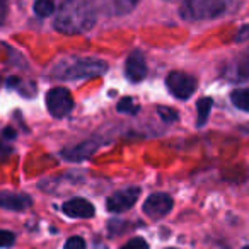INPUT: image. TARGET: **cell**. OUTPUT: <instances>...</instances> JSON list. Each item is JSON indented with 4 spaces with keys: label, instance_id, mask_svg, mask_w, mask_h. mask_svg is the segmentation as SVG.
<instances>
[{
    "label": "cell",
    "instance_id": "5b68a950",
    "mask_svg": "<svg viewBox=\"0 0 249 249\" xmlns=\"http://www.w3.org/2000/svg\"><path fill=\"white\" fill-rule=\"evenodd\" d=\"M166 84L169 92L174 97H178V99H188L196 90V80H195V77H191L190 73L179 72V70L171 72L166 79Z\"/></svg>",
    "mask_w": 249,
    "mask_h": 249
},
{
    "label": "cell",
    "instance_id": "7a4b0ae2",
    "mask_svg": "<svg viewBox=\"0 0 249 249\" xmlns=\"http://www.w3.org/2000/svg\"><path fill=\"white\" fill-rule=\"evenodd\" d=\"M107 70L104 60L94 56H67L62 58L53 69V77L60 80H80L103 75Z\"/></svg>",
    "mask_w": 249,
    "mask_h": 249
},
{
    "label": "cell",
    "instance_id": "30bf717a",
    "mask_svg": "<svg viewBox=\"0 0 249 249\" xmlns=\"http://www.w3.org/2000/svg\"><path fill=\"white\" fill-rule=\"evenodd\" d=\"M31 196L24 193H0V208H4V210L21 212L31 207Z\"/></svg>",
    "mask_w": 249,
    "mask_h": 249
},
{
    "label": "cell",
    "instance_id": "8fae6325",
    "mask_svg": "<svg viewBox=\"0 0 249 249\" xmlns=\"http://www.w3.org/2000/svg\"><path fill=\"white\" fill-rule=\"evenodd\" d=\"M212 104L213 101L210 97H203V99L198 101L196 104V109H198V118H196V124L198 126H203L208 120V114H210V109H212Z\"/></svg>",
    "mask_w": 249,
    "mask_h": 249
},
{
    "label": "cell",
    "instance_id": "7402d4cb",
    "mask_svg": "<svg viewBox=\"0 0 249 249\" xmlns=\"http://www.w3.org/2000/svg\"><path fill=\"white\" fill-rule=\"evenodd\" d=\"M249 38V26H244V28L241 29V33L237 35V41H242V39Z\"/></svg>",
    "mask_w": 249,
    "mask_h": 249
},
{
    "label": "cell",
    "instance_id": "4316f807",
    "mask_svg": "<svg viewBox=\"0 0 249 249\" xmlns=\"http://www.w3.org/2000/svg\"><path fill=\"white\" fill-rule=\"evenodd\" d=\"M169 249H176V248H169Z\"/></svg>",
    "mask_w": 249,
    "mask_h": 249
},
{
    "label": "cell",
    "instance_id": "ba28073f",
    "mask_svg": "<svg viewBox=\"0 0 249 249\" xmlns=\"http://www.w3.org/2000/svg\"><path fill=\"white\" fill-rule=\"evenodd\" d=\"M124 75H126V79L133 84H139L145 79L147 63L140 52L130 53V56L126 58V63H124Z\"/></svg>",
    "mask_w": 249,
    "mask_h": 249
},
{
    "label": "cell",
    "instance_id": "2e32d148",
    "mask_svg": "<svg viewBox=\"0 0 249 249\" xmlns=\"http://www.w3.org/2000/svg\"><path fill=\"white\" fill-rule=\"evenodd\" d=\"M120 249H149V244H147L145 241H143L142 237H133L130 239L126 244L123 246V248Z\"/></svg>",
    "mask_w": 249,
    "mask_h": 249
},
{
    "label": "cell",
    "instance_id": "d6986e66",
    "mask_svg": "<svg viewBox=\"0 0 249 249\" xmlns=\"http://www.w3.org/2000/svg\"><path fill=\"white\" fill-rule=\"evenodd\" d=\"M159 116L162 118L166 123H171V121L178 120V113L171 107H159Z\"/></svg>",
    "mask_w": 249,
    "mask_h": 249
},
{
    "label": "cell",
    "instance_id": "6da1fadb",
    "mask_svg": "<svg viewBox=\"0 0 249 249\" xmlns=\"http://www.w3.org/2000/svg\"><path fill=\"white\" fill-rule=\"evenodd\" d=\"M96 18V9L89 0H80V2L73 0L72 4L62 7L53 26L63 35H80L92 28Z\"/></svg>",
    "mask_w": 249,
    "mask_h": 249
},
{
    "label": "cell",
    "instance_id": "52a82bcc",
    "mask_svg": "<svg viewBox=\"0 0 249 249\" xmlns=\"http://www.w3.org/2000/svg\"><path fill=\"white\" fill-rule=\"evenodd\" d=\"M173 210V198L167 193H154L143 203V213L149 218H162Z\"/></svg>",
    "mask_w": 249,
    "mask_h": 249
},
{
    "label": "cell",
    "instance_id": "4fadbf2b",
    "mask_svg": "<svg viewBox=\"0 0 249 249\" xmlns=\"http://www.w3.org/2000/svg\"><path fill=\"white\" fill-rule=\"evenodd\" d=\"M140 0H113V12L118 16H124L132 12L139 5Z\"/></svg>",
    "mask_w": 249,
    "mask_h": 249
},
{
    "label": "cell",
    "instance_id": "8992f818",
    "mask_svg": "<svg viewBox=\"0 0 249 249\" xmlns=\"http://www.w3.org/2000/svg\"><path fill=\"white\" fill-rule=\"evenodd\" d=\"M140 196V188L132 186V188H124L120 190L113 195V196L107 198L106 208L113 213H121L124 210H130V208L135 205V201Z\"/></svg>",
    "mask_w": 249,
    "mask_h": 249
},
{
    "label": "cell",
    "instance_id": "9a60e30c",
    "mask_svg": "<svg viewBox=\"0 0 249 249\" xmlns=\"http://www.w3.org/2000/svg\"><path fill=\"white\" fill-rule=\"evenodd\" d=\"M118 111L120 113H128V114H135L139 111V106L133 103L132 97H123V99L118 103Z\"/></svg>",
    "mask_w": 249,
    "mask_h": 249
},
{
    "label": "cell",
    "instance_id": "484cf974",
    "mask_svg": "<svg viewBox=\"0 0 249 249\" xmlns=\"http://www.w3.org/2000/svg\"><path fill=\"white\" fill-rule=\"evenodd\" d=\"M242 249H249V246H244V248H242Z\"/></svg>",
    "mask_w": 249,
    "mask_h": 249
},
{
    "label": "cell",
    "instance_id": "3957f363",
    "mask_svg": "<svg viewBox=\"0 0 249 249\" xmlns=\"http://www.w3.org/2000/svg\"><path fill=\"white\" fill-rule=\"evenodd\" d=\"M231 5L232 0H184L179 16L184 21H207L224 16Z\"/></svg>",
    "mask_w": 249,
    "mask_h": 249
},
{
    "label": "cell",
    "instance_id": "7c38bea8",
    "mask_svg": "<svg viewBox=\"0 0 249 249\" xmlns=\"http://www.w3.org/2000/svg\"><path fill=\"white\" fill-rule=\"evenodd\" d=\"M231 101L235 107L249 111V89H237L231 94Z\"/></svg>",
    "mask_w": 249,
    "mask_h": 249
},
{
    "label": "cell",
    "instance_id": "9c48e42d",
    "mask_svg": "<svg viewBox=\"0 0 249 249\" xmlns=\"http://www.w3.org/2000/svg\"><path fill=\"white\" fill-rule=\"evenodd\" d=\"M63 213L70 218H89L94 215V207L84 198H72L63 203Z\"/></svg>",
    "mask_w": 249,
    "mask_h": 249
},
{
    "label": "cell",
    "instance_id": "cb8c5ba5",
    "mask_svg": "<svg viewBox=\"0 0 249 249\" xmlns=\"http://www.w3.org/2000/svg\"><path fill=\"white\" fill-rule=\"evenodd\" d=\"M4 135L7 137V139H14V137H16V133L12 132V130H9V128H7V130H5V132H4Z\"/></svg>",
    "mask_w": 249,
    "mask_h": 249
},
{
    "label": "cell",
    "instance_id": "277c9868",
    "mask_svg": "<svg viewBox=\"0 0 249 249\" xmlns=\"http://www.w3.org/2000/svg\"><path fill=\"white\" fill-rule=\"evenodd\" d=\"M46 107L55 118H63L72 111L73 97L65 87H53L46 94Z\"/></svg>",
    "mask_w": 249,
    "mask_h": 249
},
{
    "label": "cell",
    "instance_id": "ac0fdd59",
    "mask_svg": "<svg viewBox=\"0 0 249 249\" xmlns=\"http://www.w3.org/2000/svg\"><path fill=\"white\" fill-rule=\"evenodd\" d=\"M16 241V235L11 231H0V248H9Z\"/></svg>",
    "mask_w": 249,
    "mask_h": 249
},
{
    "label": "cell",
    "instance_id": "5bb4252c",
    "mask_svg": "<svg viewBox=\"0 0 249 249\" xmlns=\"http://www.w3.org/2000/svg\"><path fill=\"white\" fill-rule=\"evenodd\" d=\"M53 11H55V4L52 0H36L35 2V12L39 18H48L53 14Z\"/></svg>",
    "mask_w": 249,
    "mask_h": 249
},
{
    "label": "cell",
    "instance_id": "44dd1931",
    "mask_svg": "<svg viewBox=\"0 0 249 249\" xmlns=\"http://www.w3.org/2000/svg\"><path fill=\"white\" fill-rule=\"evenodd\" d=\"M11 152H12V149H11V147L4 145V143L0 142V159H4V157H7Z\"/></svg>",
    "mask_w": 249,
    "mask_h": 249
},
{
    "label": "cell",
    "instance_id": "ffe728a7",
    "mask_svg": "<svg viewBox=\"0 0 249 249\" xmlns=\"http://www.w3.org/2000/svg\"><path fill=\"white\" fill-rule=\"evenodd\" d=\"M7 12H9V2L7 0H0V24L5 21Z\"/></svg>",
    "mask_w": 249,
    "mask_h": 249
},
{
    "label": "cell",
    "instance_id": "603a6c76",
    "mask_svg": "<svg viewBox=\"0 0 249 249\" xmlns=\"http://www.w3.org/2000/svg\"><path fill=\"white\" fill-rule=\"evenodd\" d=\"M52 2H56V4H60V5H62V7H65V5L72 4L73 0H52Z\"/></svg>",
    "mask_w": 249,
    "mask_h": 249
},
{
    "label": "cell",
    "instance_id": "d4e9b609",
    "mask_svg": "<svg viewBox=\"0 0 249 249\" xmlns=\"http://www.w3.org/2000/svg\"><path fill=\"white\" fill-rule=\"evenodd\" d=\"M166 2H176V0H166Z\"/></svg>",
    "mask_w": 249,
    "mask_h": 249
},
{
    "label": "cell",
    "instance_id": "e0dca14e",
    "mask_svg": "<svg viewBox=\"0 0 249 249\" xmlns=\"http://www.w3.org/2000/svg\"><path fill=\"white\" fill-rule=\"evenodd\" d=\"M63 249H86V241L82 237H79V235H73V237L67 239Z\"/></svg>",
    "mask_w": 249,
    "mask_h": 249
}]
</instances>
